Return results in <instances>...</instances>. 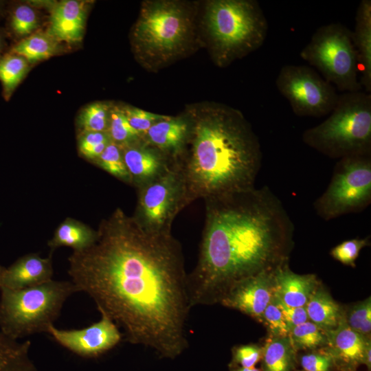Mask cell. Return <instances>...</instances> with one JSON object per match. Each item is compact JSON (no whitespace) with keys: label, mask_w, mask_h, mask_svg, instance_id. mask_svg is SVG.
<instances>
[{"label":"cell","mask_w":371,"mask_h":371,"mask_svg":"<svg viewBox=\"0 0 371 371\" xmlns=\"http://www.w3.org/2000/svg\"><path fill=\"white\" fill-rule=\"evenodd\" d=\"M96 231L92 245L68 258L77 291L122 327L130 343L177 357L188 347L192 308L181 244L172 234L145 231L120 207Z\"/></svg>","instance_id":"1"},{"label":"cell","mask_w":371,"mask_h":371,"mask_svg":"<svg viewBox=\"0 0 371 371\" xmlns=\"http://www.w3.org/2000/svg\"><path fill=\"white\" fill-rule=\"evenodd\" d=\"M196 267L187 276L191 307L221 302L238 282L282 263L293 224L267 186L211 197Z\"/></svg>","instance_id":"2"},{"label":"cell","mask_w":371,"mask_h":371,"mask_svg":"<svg viewBox=\"0 0 371 371\" xmlns=\"http://www.w3.org/2000/svg\"><path fill=\"white\" fill-rule=\"evenodd\" d=\"M189 132L172 165L184 183L187 206L254 187L262 163L259 139L243 113L212 104L192 112Z\"/></svg>","instance_id":"3"},{"label":"cell","mask_w":371,"mask_h":371,"mask_svg":"<svg viewBox=\"0 0 371 371\" xmlns=\"http://www.w3.org/2000/svg\"><path fill=\"white\" fill-rule=\"evenodd\" d=\"M205 25L212 56L220 67L260 48L268 31L265 14L254 0L210 1Z\"/></svg>","instance_id":"4"},{"label":"cell","mask_w":371,"mask_h":371,"mask_svg":"<svg viewBox=\"0 0 371 371\" xmlns=\"http://www.w3.org/2000/svg\"><path fill=\"white\" fill-rule=\"evenodd\" d=\"M302 141L332 159L371 155V95L366 91L339 95L328 117L306 129Z\"/></svg>","instance_id":"5"},{"label":"cell","mask_w":371,"mask_h":371,"mask_svg":"<svg viewBox=\"0 0 371 371\" xmlns=\"http://www.w3.org/2000/svg\"><path fill=\"white\" fill-rule=\"evenodd\" d=\"M0 291V331L16 340L47 333L65 301L77 292L71 281L54 280L18 290L1 287Z\"/></svg>","instance_id":"6"},{"label":"cell","mask_w":371,"mask_h":371,"mask_svg":"<svg viewBox=\"0 0 371 371\" xmlns=\"http://www.w3.org/2000/svg\"><path fill=\"white\" fill-rule=\"evenodd\" d=\"M300 54L339 91L362 90L352 32L343 24L332 23L320 26Z\"/></svg>","instance_id":"7"},{"label":"cell","mask_w":371,"mask_h":371,"mask_svg":"<svg viewBox=\"0 0 371 371\" xmlns=\"http://www.w3.org/2000/svg\"><path fill=\"white\" fill-rule=\"evenodd\" d=\"M190 31V18L179 3L148 1L141 10L133 38L146 57L165 61L185 47Z\"/></svg>","instance_id":"8"},{"label":"cell","mask_w":371,"mask_h":371,"mask_svg":"<svg viewBox=\"0 0 371 371\" xmlns=\"http://www.w3.org/2000/svg\"><path fill=\"white\" fill-rule=\"evenodd\" d=\"M371 203V155L339 159L328 188L313 203L324 221L363 211Z\"/></svg>","instance_id":"9"},{"label":"cell","mask_w":371,"mask_h":371,"mask_svg":"<svg viewBox=\"0 0 371 371\" xmlns=\"http://www.w3.org/2000/svg\"><path fill=\"white\" fill-rule=\"evenodd\" d=\"M137 199L132 216L146 232L157 234H171L177 214L187 206L183 179L171 165L162 175L137 188Z\"/></svg>","instance_id":"10"},{"label":"cell","mask_w":371,"mask_h":371,"mask_svg":"<svg viewBox=\"0 0 371 371\" xmlns=\"http://www.w3.org/2000/svg\"><path fill=\"white\" fill-rule=\"evenodd\" d=\"M276 87L298 116L322 117L330 114L339 98L335 87L312 68L286 65L276 80Z\"/></svg>","instance_id":"11"},{"label":"cell","mask_w":371,"mask_h":371,"mask_svg":"<svg viewBox=\"0 0 371 371\" xmlns=\"http://www.w3.org/2000/svg\"><path fill=\"white\" fill-rule=\"evenodd\" d=\"M100 319L80 329H59L50 325L47 330L63 347L86 358L97 357L114 348L122 340L117 325L106 314Z\"/></svg>","instance_id":"12"},{"label":"cell","mask_w":371,"mask_h":371,"mask_svg":"<svg viewBox=\"0 0 371 371\" xmlns=\"http://www.w3.org/2000/svg\"><path fill=\"white\" fill-rule=\"evenodd\" d=\"M271 269L262 270L236 283L223 297L221 303L262 320L273 296Z\"/></svg>","instance_id":"13"},{"label":"cell","mask_w":371,"mask_h":371,"mask_svg":"<svg viewBox=\"0 0 371 371\" xmlns=\"http://www.w3.org/2000/svg\"><path fill=\"white\" fill-rule=\"evenodd\" d=\"M120 148L131 185L136 188L154 181L172 165L171 160L166 155L142 138Z\"/></svg>","instance_id":"14"},{"label":"cell","mask_w":371,"mask_h":371,"mask_svg":"<svg viewBox=\"0 0 371 371\" xmlns=\"http://www.w3.org/2000/svg\"><path fill=\"white\" fill-rule=\"evenodd\" d=\"M52 256L42 258L37 254L20 257L0 276V288L22 289L43 284L52 280Z\"/></svg>","instance_id":"15"},{"label":"cell","mask_w":371,"mask_h":371,"mask_svg":"<svg viewBox=\"0 0 371 371\" xmlns=\"http://www.w3.org/2000/svg\"><path fill=\"white\" fill-rule=\"evenodd\" d=\"M273 282V296L290 307L305 306L317 284L314 275L296 274L286 265L274 269Z\"/></svg>","instance_id":"16"},{"label":"cell","mask_w":371,"mask_h":371,"mask_svg":"<svg viewBox=\"0 0 371 371\" xmlns=\"http://www.w3.org/2000/svg\"><path fill=\"white\" fill-rule=\"evenodd\" d=\"M86 20L85 3L76 0L58 3L52 9L47 32L58 42H80Z\"/></svg>","instance_id":"17"},{"label":"cell","mask_w":371,"mask_h":371,"mask_svg":"<svg viewBox=\"0 0 371 371\" xmlns=\"http://www.w3.org/2000/svg\"><path fill=\"white\" fill-rule=\"evenodd\" d=\"M189 132L188 117H172L154 124L142 139L166 155L172 161L181 152Z\"/></svg>","instance_id":"18"},{"label":"cell","mask_w":371,"mask_h":371,"mask_svg":"<svg viewBox=\"0 0 371 371\" xmlns=\"http://www.w3.org/2000/svg\"><path fill=\"white\" fill-rule=\"evenodd\" d=\"M352 41L357 52L360 84L366 93L371 92V1L362 0L358 6Z\"/></svg>","instance_id":"19"},{"label":"cell","mask_w":371,"mask_h":371,"mask_svg":"<svg viewBox=\"0 0 371 371\" xmlns=\"http://www.w3.org/2000/svg\"><path fill=\"white\" fill-rule=\"evenodd\" d=\"M96 238V230L78 220L67 218L58 226L47 245L52 251L60 247L80 251L92 245Z\"/></svg>","instance_id":"20"},{"label":"cell","mask_w":371,"mask_h":371,"mask_svg":"<svg viewBox=\"0 0 371 371\" xmlns=\"http://www.w3.org/2000/svg\"><path fill=\"white\" fill-rule=\"evenodd\" d=\"M327 341L337 350L342 359L347 361H363L366 349L370 340L352 330L341 320L333 330L326 331Z\"/></svg>","instance_id":"21"},{"label":"cell","mask_w":371,"mask_h":371,"mask_svg":"<svg viewBox=\"0 0 371 371\" xmlns=\"http://www.w3.org/2000/svg\"><path fill=\"white\" fill-rule=\"evenodd\" d=\"M305 308L308 319L326 331L335 329L342 320L339 305L323 289H315Z\"/></svg>","instance_id":"22"},{"label":"cell","mask_w":371,"mask_h":371,"mask_svg":"<svg viewBox=\"0 0 371 371\" xmlns=\"http://www.w3.org/2000/svg\"><path fill=\"white\" fill-rule=\"evenodd\" d=\"M31 342H19L0 331V371H38L30 356Z\"/></svg>","instance_id":"23"},{"label":"cell","mask_w":371,"mask_h":371,"mask_svg":"<svg viewBox=\"0 0 371 371\" xmlns=\"http://www.w3.org/2000/svg\"><path fill=\"white\" fill-rule=\"evenodd\" d=\"M59 43L47 32H38L22 38L10 52L25 58L29 63H35L56 55L59 52Z\"/></svg>","instance_id":"24"},{"label":"cell","mask_w":371,"mask_h":371,"mask_svg":"<svg viewBox=\"0 0 371 371\" xmlns=\"http://www.w3.org/2000/svg\"><path fill=\"white\" fill-rule=\"evenodd\" d=\"M29 64L25 58L12 52L0 56V82L6 100L10 98L28 72Z\"/></svg>","instance_id":"25"},{"label":"cell","mask_w":371,"mask_h":371,"mask_svg":"<svg viewBox=\"0 0 371 371\" xmlns=\"http://www.w3.org/2000/svg\"><path fill=\"white\" fill-rule=\"evenodd\" d=\"M292 355L289 337H273L268 341L264 351L265 371H290Z\"/></svg>","instance_id":"26"},{"label":"cell","mask_w":371,"mask_h":371,"mask_svg":"<svg viewBox=\"0 0 371 371\" xmlns=\"http://www.w3.org/2000/svg\"><path fill=\"white\" fill-rule=\"evenodd\" d=\"M111 108L106 103L93 102L80 113L77 119L78 133L84 132H107Z\"/></svg>","instance_id":"27"},{"label":"cell","mask_w":371,"mask_h":371,"mask_svg":"<svg viewBox=\"0 0 371 371\" xmlns=\"http://www.w3.org/2000/svg\"><path fill=\"white\" fill-rule=\"evenodd\" d=\"M111 141L122 147L141 139L142 136L129 124L122 108H111L106 132Z\"/></svg>","instance_id":"28"},{"label":"cell","mask_w":371,"mask_h":371,"mask_svg":"<svg viewBox=\"0 0 371 371\" xmlns=\"http://www.w3.org/2000/svg\"><path fill=\"white\" fill-rule=\"evenodd\" d=\"M93 164L119 180L131 185L122 149L116 144L111 142Z\"/></svg>","instance_id":"29"},{"label":"cell","mask_w":371,"mask_h":371,"mask_svg":"<svg viewBox=\"0 0 371 371\" xmlns=\"http://www.w3.org/2000/svg\"><path fill=\"white\" fill-rule=\"evenodd\" d=\"M38 26V16L36 10L27 4H19L12 8L8 27L16 37L25 38L33 34Z\"/></svg>","instance_id":"30"},{"label":"cell","mask_w":371,"mask_h":371,"mask_svg":"<svg viewBox=\"0 0 371 371\" xmlns=\"http://www.w3.org/2000/svg\"><path fill=\"white\" fill-rule=\"evenodd\" d=\"M289 335L291 344L300 348H314L327 341L324 330L308 321L293 327Z\"/></svg>","instance_id":"31"},{"label":"cell","mask_w":371,"mask_h":371,"mask_svg":"<svg viewBox=\"0 0 371 371\" xmlns=\"http://www.w3.org/2000/svg\"><path fill=\"white\" fill-rule=\"evenodd\" d=\"M111 142L106 132H84L78 133V153L81 157L93 163Z\"/></svg>","instance_id":"32"},{"label":"cell","mask_w":371,"mask_h":371,"mask_svg":"<svg viewBox=\"0 0 371 371\" xmlns=\"http://www.w3.org/2000/svg\"><path fill=\"white\" fill-rule=\"evenodd\" d=\"M122 109L131 126L142 137L154 124L170 117L132 106L124 107Z\"/></svg>","instance_id":"33"},{"label":"cell","mask_w":371,"mask_h":371,"mask_svg":"<svg viewBox=\"0 0 371 371\" xmlns=\"http://www.w3.org/2000/svg\"><path fill=\"white\" fill-rule=\"evenodd\" d=\"M348 325L355 331L365 336L371 330V300L357 304L349 313ZM366 337V336H365Z\"/></svg>","instance_id":"34"},{"label":"cell","mask_w":371,"mask_h":371,"mask_svg":"<svg viewBox=\"0 0 371 371\" xmlns=\"http://www.w3.org/2000/svg\"><path fill=\"white\" fill-rule=\"evenodd\" d=\"M368 244V238L346 240L335 247L331 250L330 255L346 265L354 266L360 251Z\"/></svg>","instance_id":"35"},{"label":"cell","mask_w":371,"mask_h":371,"mask_svg":"<svg viewBox=\"0 0 371 371\" xmlns=\"http://www.w3.org/2000/svg\"><path fill=\"white\" fill-rule=\"evenodd\" d=\"M262 320L268 326L273 337L289 336V328L280 310L271 302L266 307Z\"/></svg>","instance_id":"36"},{"label":"cell","mask_w":371,"mask_h":371,"mask_svg":"<svg viewBox=\"0 0 371 371\" xmlns=\"http://www.w3.org/2000/svg\"><path fill=\"white\" fill-rule=\"evenodd\" d=\"M271 302L280 310L290 330L293 327L308 320L305 306L290 307L273 296H272Z\"/></svg>","instance_id":"37"},{"label":"cell","mask_w":371,"mask_h":371,"mask_svg":"<svg viewBox=\"0 0 371 371\" xmlns=\"http://www.w3.org/2000/svg\"><path fill=\"white\" fill-rule=\"evenodd\" d=\"M261 357V350L254 345H243L234 350V360L241 368H254Z\"/></svg>","instance_id":"38"},{"label":"cell","mask_w":371,"mask_h":371,"mask_svg":"<svg viewBox=\"0 0 371 371\" xmlns=\"http://www.w3.org/2000/svg\"><path fill=\"white\" fill-rule=\"evenodd\" d=\"M330 363L328 357L317 354L306 355L301 359V365L305 371H328Z\"/></svg>","instance_id":"39"},{"label":"cell","mask_w":371,"mask_h":371,"mask_svg":"<svg viewBox=\"0 0 371 371\" xmlns=\"http://www.w3.org/2000/svg\"><path fill=\"white\" fill-rule=\"evenodd\" d=\"M370 343L368 345L365 355H364V359L363 361L366 362L368 365H370Z\"/></svg>","instance_id":"40"},{"label":"cell","mask_w":371,"mask_h":371,"mask_svg":"<svg viewBox=\"0 0 371 371\" xmlns=\"http://www.w3.org/2000/svg\"><path fill=\"white\" fill-rule=\"evenodd\" d=\"M5 45L4 36L1 31L0 30V56L2 53Z\"/></svg>","instance_id":"41"},{"label":"cell","mask_w":371,"mask_h":371,"mask_svg":"<svg viewBox=\"0 0 371 371\" xmlns=\"http://www.w3.org/2000/svg\"><path fill=\"white\" fill-rule=\"evenodd\" d=\"M234 371H260L255 368H240Z\"/></svg>","instance_id":"42"},{"label":"cell","mask_w":371,"mask_h":371,"mask_svg":"<svg viewBox=\"0 0 371 371\" xmlns=\"http://www.w3.org/2000/svg\"><path fill=\"white\" fill-rule=\"evenodd\" d=\"M4 269H5V267L0 265V276L2 273V272L3 271Z\"/></svg>","instance_id":"43"},{"label":"cell","mask_w":371,"mask_h":371,"mask_svg":"<svg viewBox=\"0 0 371 371\" xmlns=\"http://www.w3.org/2000/svg\"><path fill=\"white\" fill-rule=\"evenodd\" d=\"M1 1H0V6H1Z\"/></svg>","instance_id":"44"}]
</instances>
